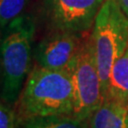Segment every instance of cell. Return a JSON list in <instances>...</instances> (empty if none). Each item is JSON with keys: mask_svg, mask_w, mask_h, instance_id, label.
<instances>
[{"mask_svg": "<svg viewBox=\"0 0 128 128\" xmlns=\"http://www.w3.org/2000/svg\"><path fill=\"white\" fill-rule=\"evenodd\" d=\"M17 101V122L36 117L71 116L73 87L68 71L35 66L28 75Z\"/></svg>", "mask_w": 128, "mask_h": 128, "instance_id": "obj_1", "label": "cell"}, {"mask_svg": "<svg viewBox=\"0 0 128 128\" xmlns=\"http://www.w3.org/2000/svg\"><path fill=\"white\" fill-rule=\"evenodd\" d=\"M35 26L32 17L18 16L4 28L0 39L1 97L8 104L18 100L30 74Z\"/></svg>", "mask_w": 128, "mask_h": 128, "instance_id": "obj_2", "label": "cell"}, {"mask_svg": "<svg viewBox=\"0 0 128 128\" xmlns=\"http://www.w3.org/2000/svg\"><path fill=\"white\" fill-rule=\"evenodd\" d=\"M90 40L104 100L112 66L128 46V17L116 0H104L102 3L93 24Z\"/></svg>", "mask_w": 128, "mask_h": 128, "instance_id": "obj_3", "label": "cell"}, {"mask_svg": "<svg viewBox=\"0 0 128 128\" xmlns=\"http://www.w3.org/2000/svg\"><path fill=\"white\" fill-rule=\"evenodd\" d=\"M66 70L70 75L73 87V111L71 116L86 122L104 102L90 35L84 37Z\"/></svg>", "mask_w": 128, "mask_h": 128, "instance_id": "obj_4", "label": "cell"}, {"mask_svg": "<svg viewBox=\"0 0 128 128\" xmlns=\"http://www.w3.org/2000/svg\"><path fill=\"white\" fill-rule=\"evenodd\" d=\"M104 0H44V10L54 30L84 33L93 26Z\"/></svg>", "mask_w": 128, "mask_h": 128, "instance_id": "obj_5", "label": "cell"}, {"mask_svg": "<svg viewBox=\"0 0 128 128\" xmlns=\"http://www.w3.org/2000/svg\"><path fill=\"white\" fill-rule=\"evenodd\" d=\"M84 37V33L54 30L37 45L34 51L37 66L53 70H66Z\"/></svg>", "mask_w": 128, "mask_h": 128, "instance_id": "obj_6", "label": "cell"}, {"mask_svg": "<svg viewBox=\"0 0 128 128\" xmlns=\"http://www.w3.org/2000/svg\"><path fill=\"white\" fill-rule=\"evenodd\" d=\"M90 128H128V101L106 99L89 118Z\"/></svg>", "mask_w": 128, "mask_h": 128, "instance_id": "obj_7", "label": "cell"}, {"mask_svg": "<svg viewBox=\"0 0 128 128\" xmlns=\"http://www.w3.org/2000/svg\"><path fill=\"white\" fill-rule=\"evenodd\" d=\"M106 99L128 101V46L112 66Z\"/></svg>", "mask_w": 128, "mask_h": 128, "instance_id": "obj_8", "label": "cell"}, {"mask_svg": "<svg viewBox=\"0 0 128 128\" xmlns=\"http://www.w3.org/2000/svg\"><path fill=\"white\" fill-rule=\"evenodd\" d=\"M22 128H88L86 122L72 116L36 117L17 122Z\"/></svg>", "mask_w": 128, "mask_h": 128, "instance_id": "obj_9", "label": "cell"}, {"mask_svg": "<svg viewBox=\"0 0 128 128\" xmlns=\"http://www.w3.org/2000/svg\"><path fill=\"white\" fill-rule=\"evenodd\" d=\"M28 0H0V28L20 16Z\"/></svg>", "mask_w": 128, "mask_h": 128, "instance_id": "obj_10", "label": "cell"}, {"mask_svg": "<svg viewBox=\"0 0 128 128\" xmlns=\"http://www.w3.org/2000/svg\"><path fill=\"white\" fill-rule=\"evenodd\" d=\"M16 113L0 102V128H17Z\"/></svg>", "mask_w": 128, "mask_h": 128, "instance_id": "obj_11", "label": "cell"}, {"mask_svg": "<svg viewBox=\"0 0 128 128\" xmlns=\"http://www.w3.org/2000/svg\"><path fill=\"white\" fill-rule=\"evenodd\" d=\"M116 2L119 4L120 9L128 17V0H116Z\"/></svg>", "mask_w": 128, "mask_h": 128, "instance_id": "obj_12", "label": "cell"}]
</instances>
